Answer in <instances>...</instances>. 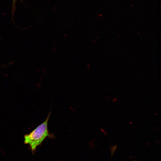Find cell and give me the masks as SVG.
<instances>
[{
	"instance_id": "cell-1",
	"label": "cell",
	"mask_w": 161,
	"mask_h": 161,
	"mask_svg": "<svg viewBox=\"0 0 161 161\" xmlns=\"http://www.w3.org/2000/svg\"><path fill=\"white\" fill-rule=\"evenodd\" d=\"M50 114V112L46 120L42 123L29 134L24 136V143L28 144L32 151L35 150L37 147L49 136L47 125Z\"/></svg>"
},
{
	"instance_id": "cell-2",
	"label": "cell",
	"mask_w": 161,
	"mask_h": 161,
	"mask_svg": "<svg viewBox=\"0 0 161 161\" xmlns=\"http://www.w3.org/2000/svg\"><path fill=\"white\" fill-rule=\"evenodd\" d=\"M16 0H13L12 11V17L13 16L14 12L16 9Z\"/></svg>"
}]
</instances>
